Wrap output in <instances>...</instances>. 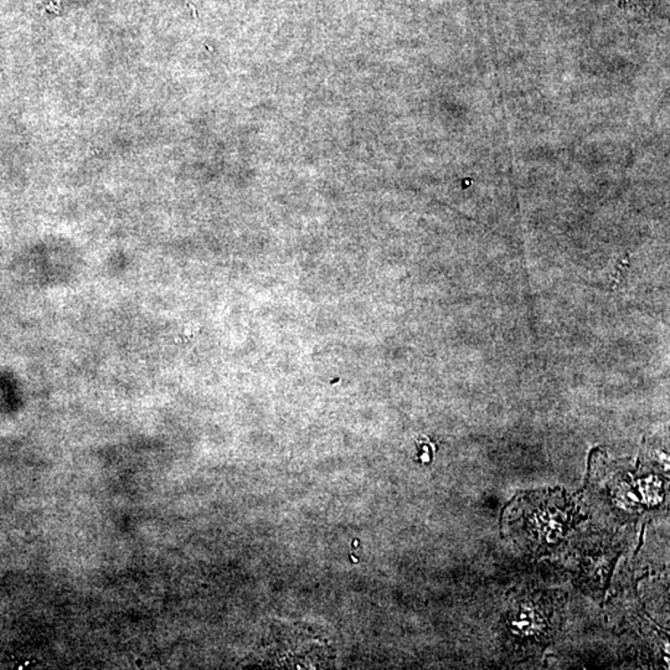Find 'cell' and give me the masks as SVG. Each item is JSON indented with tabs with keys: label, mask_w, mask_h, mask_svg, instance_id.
I'll use <instances>...</instances> for the list:
<instances>
[{
	"label": "cell",
	"mask_w": 670,
	"mask_h": 670,
	"mask_svg": "<svg viewBox=\"0 0 670 670\" xmlns=\"http://www.w3.org/2000/svg\"><path fill=\"white\" fill-rule=\"evenodd\" d=\"M577 507L563 490L524 493L506 510V524L519 542L535 553L557 548L577 522Z\"/></svg>",
	"instance_id": "6da1fadb"
}]
</instances>
